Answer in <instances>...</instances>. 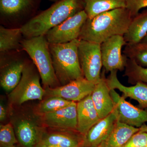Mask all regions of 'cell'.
<instances>
[{
	"instance_id": "6da1fadb",
	"label": "cell",
	"mask_w": 147,
	"mask_h": 147,
	"mask_svg": "<svg viewBox=\"0 0 147 147\" xmlns=\"http://www.w3.org/2000/svg\"><path fill=\"white\" fill-rule=\"evenodd\" d=\"M133 17L126 8L116 9L88 18L82 27L79 39L101 44L111 37L123 36Z\"/></svg>"
},
{
	"instance_id": "7a4b0ae2",
	"label": "cell",
	"mask_w": 147,
	"mask_h": 147,
	"mask_svg": "<svg viewBox=\"0 0 147 147\" xmlns=\"http://www.w3.org/2000/svg\"><path fill=\"white\" fill-rule=\"evenodd\" d=\"M84 0H60L37 13L21 28L24 38L44 36L51 29L84 10Z\"/></svg>"
},
{
	"instance_id": "3957f363",
	"label": "cell",
	"mask_w": 147,
	"mask_h": 147,
	"mask_svg": "<svg viewBox=\"0 0 147 147\" xmlns=\"http://www.w3.org/2000/svg\"><path fill=\"white\" fill-rule=\"evenodd\" d=\"M79 41L77 39L62 44L49 43L53 67L61 86L84 77L78 57Z\"/></svg>"
},
{
	"instance_id": "277c9868",
	"label": "cell",
	"mask_w": 147,
	"mask_h": 147,
	"mask_svg": "<svg viewBox=\"0 0 147 147\" xmlns=\"http://www.w3.org/2000/svg\"><path fill=\"white\" fill-rule=\"evenodd\" d=\"M21 46L22 50L27 53L36 67L44 89L60 86L53 67L49 43L45 36L24 38Z\"/></svg>"
},
{
	"instance_id": "5b68a950",
	"label": "cell",
	"mask_w": 147,
	"mask_h": 147,
	"mask_svg": "<svg viewBox=\"0 0 147 147\" xmlns=\"http://www.w3.org/2000/svg\"><path fill=\"white\" fill-rule=\"evenodd\" d=\"M41 0H0V19L3 26L21 28L36 15Z\"/></svg>"
},
{
	"instance_id": "8992f818",
	"label": "cell",
	"mask_w": 147,
	"mask_h": 147,
	"mask_svg": "<svg viewBox=\"0 0 147 147\" xmlns=\"http://www.w3.org/2000/svg\"><path fill=\"white\" fill-rule=\"evenodd\" d=\"M40 76L32 61H27L19 84L9 95L11 105H20L29 100H42L45 89L40 83Z\"/></svg>"
},
{
	"instance_id": "52a82bcc",
	"label": "cell",
	"mask_w": 147,
	"mask_h": 147,
	"mask_svg": "<svg viewBox=\"0 0 147 147\" xmlns=\"http://www.w3.org/2000/svg\"><path fill=\"white\" fill-rule=\"evenodd\" d=\"M79 63L84 77L97 84L102 66L100 44L80 40L78 48Z\"/></svg>"
},
{
	"instance_id": "ba28073f",
	"label": "cell",
	"mask_w": 147,
	"mask_h": 147,
	"mask_svg": "<svg viewBox=\"0 0 147 147\" xmlns=\"http://www.w3.org/2000/svg\"><path fill=\"white\" fill-rule=\"evenodd\" d=\"M22 51L1 54L0 84L6 92L12 91L19 84L22 77L27 61L20 57Z\"/></svg>"
},
{
	"instance_id": "9c48e42d",
	"label": "cell",
	"mask_w": 147,
	"mask_h": 147,
	"mask_svg": "<svg viewBox=\"0 0 147 147\" xmlns=\"http://www.w3.org/2000/svg\"><path fill=\"white\" fill-rule=\"evenodd\" d=\"M88 18L86 11H82L51 29L44 36L50 44H62L79 39Z\"/></svg>"
},
{
	"instance_id": "30bf717a",
	"label": "cell",
	"mask_w": 147,
	"mask_h": 147,
	"mask_svg": "<svg viewBox=\"0 0 147 147\" xmlns=\"http://www.w3.org/2000/svg\"><path fill=\"white\" fill-rule=\"evenodd\" d=\"M110 94L114 102L113 112L117 121L137 128L147 122V110L137 108L127 102L115 90L110 89Z\"/></svg>"
},
{
	"instance_id": "8fae6325",
	"label": "cell",
	"mask_w": 147,
	"mask_h": 147,
	"mask_svg": "<svg viewBox=\"0 0 147 147\" xmlns=\"http://www.w3.org/2000/svg\"><path fill=\"white\" fill-rule=\"evenodd\" d=\"M123 36L111 37L100 44L102 66L105 72L125 69L127 57L122 54V48L127 45Z\"/></svg>"
},
{
	"instance_id": "7c38bea8",
	"label": "cell",
	"mask_w": 147,
	"mask_h": 147,
	"mask_svg": "<svg viewBox=\"0 0 147 147\" xmlns=\"http://www.w3.org/2000/svg\"><path fill=\"white\" fill-rule=\"evenodd\" d=\"M95 85L85 77H81L63 86L45 88L44 98L57 96L78 102L91 94Z\"/></svg>"
},
{
	"instance_id": "4fadbf2b",
	"label": "cell",
	"mask_w": 147,
	"mask_h": 147,
	"mask_svg": "<svg viewBox=\"0 0 147 147\" xmlns=\"http://www.w3.org/2000/svg\"><path fill=\"white\" fill-rule=\"evenodd\" d=\"M41 123L45 127L56 130L77 131V102L54 112L38 116Z\"/></svg>"
},
{
	"instance_id": "5bb4252c",
	"label": "cell",
	"mask_w": 147,
	"mask_h": 147,
	"mask_svg": "<svg viewBox=\"0 0 147 147\" xmlns=\"http://www.w3.org/2000/svg\"><path fill=\"white\" fill-rule=\"evenodd\" d=\"M84 137L77 131L45 129L38 146L83 147Z\"/></svg>"
},
{
	"instance_id": "9a60e30c",
	"label": "cell",
	"mask_w": 147,
	"mask_h": 147,
	"mask_svg": "<svg viewBox=\"0 0 147 147\" xmlns=\"http://www.w3.org/2000/svg\"><path fill=\"white\" fill-rule=\"evenodd\" d=\"M16 138L22 147H37L42 138L45 127L30 119L18 120L13 125Z\"/></svg>"
},
{
	"instance_id": "2e32d148",
	"label": "cell",
	"mask_w": 147,
	"mask_h": 147,
	"mask_svg": "<svg viewBox=\"0 0 147 147\" xmlns=\"http://www.w3.org/2000/svg\"><path fill=\"white\" fill-rule=\"evenodd\" d=\"M117 70L110 72L106 78L107 84L110 89L118 90L123 93L122 96L126 98L129 97L137 100L140 107L147 108V84L138 82L134 86H125L119 81L117 77Z\"/></svg>"
},
{
	"instance_id": "e0dca14e",
	"label": "cell",
	"mask_w": 147,
	"mask_h": 147,
	"mask_svg": "<svg viewBox=\"0 0 147 147\" xmlns=\"http://www.w3.org/2000/svg\"><path fill=\"white\" fill-rule=\"evenodd\" d=\"M105 72L104 69L101 72L100 81L96 84L94 90L91 94L92 100L100 119L110 115L113 112L114 108Z\"/></svg>"
},
{
	"instance_id": "ac0fdd59",
	"label": "cell",
	"mask_w": 147,
	"mask_h": 147,
	"mask_svg": "<svg viewBox=\"0 0 147 147\" xmlns=\"http://www.w3.org/2000/svg\"><path fill=\"white\" fill-rule=\"evenodd\" d=\"M114 112L94 125L84 136L83 147H98L111 133L117 121Z\"/></svg>"
},
{
	"instance_id": "d6986e66",
	"label": "cell",
	"mask_w": 147,
	"mask_h": 147,
	"mask_svg": "<svg viewBox=\"0 0 147 147\" xmlns=\"http://www.w3.org/2000/svg\"><path fill=\"white\" fill-rule=\"evenodd\" d=\"M76 130L85 136L100 119L92 100L91 94L77 102Z\"/></svg>"
},
{
	"instance_id": "ffe728a7",
	"label": "cell",
	"mask_w": 147,
	"mask_h": 147,
	"mask_svg": "<svg viewBox=\"0 0 147 147\" xmlns=\"http://www.w3.org/2000/svg\"><path fill=\"white\" fill-rule=\"evenodd\" d=\"M139 128L117 121L111 133L98 147H122Z\"/></svg>"
},
{
	"instance_id": "44dd1931",
	"label": "cell",
	"mask_w": 147,
	"mask_h": 147,
	"mask_svg": "<svg viewBox=\"0 0 147 147\" xmlns=\"http://www.w3.org/2000/svg\"><path fill=\"white\" fill-rule=\"evenodd\" d=\"M24 38L21 28L0 26V53L22 51L21 42Z\"/></svg>"
},
{
	"instance_id": "7402d4cb",
	"label": "cell",
	"mask_w": 147,
	"mask_h": 147,
	"mask_svg": "<svg viewBox=\"0 0 147 147\" xmlns=\"http://www.w3.org/2000/svg\"><path fill=\"white\" fill-rule=\"evenodd\" d=\"M147 34V10L132 18L124 38L127 44L141 42Z\"/></svg>"
},
{
	"instance_id": "603a6c76",
	"label": "cell",
	"mask_w": 147,
	"mask_h": 147,
	"mask_svg": "<svg viewBox=\"0 0 147 147\" xmlns=\"http://www.w3.org/2000/svg\"><path fill=\"white\" fill-rule=\"evenodd\" d=\"M88 18L116 9L126 8V0H84Z\"/></svg>"
},
{
	"instance_id": "cb8c5ba5",
	"label": "cell",
	"mask_w": 147,
	"mask_h": 147,
	"mask_svg": "<svg viewBox=\"0 0 147 147\" xmlns=\"http://www.w3.org/2000/svg\"><path fill=\"white\" fill-rule=\"evenodd\" d=\"M123 76L127 77L128 83L132 85L138 82L147 84V68L139 65L133 60L127 58Z\"/></svg>"
},
{
	"instance_id": "d4e9b609",
	"label": "cell",
	"mask_w": 147,
	"mask_h": 147,
	"mask_svg": "<svg viewBox=\"0 0 147 147\" xmlns=\"http://www.w3.org/2000/svg\"><path fill=\"white\" fill-rule=\"evenodd\" d=\"M72 102L57 96L45 98L37 105L35 113L38 116L52 113L64 108Z\"/></svg>"
},
{
	"instance_id": "484cf974",
	"label": "cell",
	"mask_w": 147,
	"mask_h": 147,
	"mask_svg": "<svg viewBox=\"0 0 147 147\" xmlns=\"http://www.w3.org/2000/svg\"><path fill=\"white\" fill-rule=\"evenodd\" d=\"M123 55L133 60L139 65L147 66V44L140 42L136 44H127Z\"/></svg>"
},
{
	"instance_id": "4316f807",
	"label": "cell",
	"mask_w": 147,
	"mask_h": 147,
	"mask_svg": "<svg viewBox=\"0 0 147 147\" xmlns=\"http://www.w3.org/2000/svg\"><path fill=\"white\" fill-rule=\"evenodd\" d=\"M18 142L14 127L11 123L0 125V147L13 146Z\"/></svg>"
},
{
	"instance_id": "83f0119b",
	"label": "cell",
	"mask_w": 147,
	"mask_h": 147,
	"mask_svg": "<svg viewBox=\"0 0 147 147\" xmlns=\"http://www.w3.org/2000/svg\"><path fill=\"white\" fill-rule=\"evenodd\" d=\"M147 144V132L139 131L134 134L122 147H145Z\"/></svg>"
},
{
	"instance_id": "f1b7e54d",
	"label": "cell",
	"mask_w": 147,
	"mask_h": 147,
	"mask_svg": "<svg viewBox=\"0 0 147 147\" xmlns=\"http://www.w3.org/2000/svg\"><path fill=\"white\" fill-rule=\"evenodd\" d=\"M145 7H147V0H126V8L133 18L139 14L142 9Z\"/></svg>"
},
{
	"instance_id": "f546056e",
	"label": "cell",
	"mask_w": 147,
	"mask_h": 147,
	"mask_svg": "<svg viewBox=\"0 0 147 147\" xmlns=\"http://www.w3.org/2000/svg\"><path fill=\"white\" fill-rule=\"evenodd\" d=\"M6 111L5 108L2 104L0 105V120L3 121L6 117Z\"/></svg>"
},
{
	"instance_id": "4dcf8cb0",
	"label": "cell",
	"mask_w": 147,
	"mask_h": 147,
	"mask_svg": "<svg viewBox=\"0 0 147 147\" xmlns=\"http://www.w3.org/2000/svg\"><path fill=\"white\" fill-rule=\"evenodd\" d=\"M139 131L147 132V125L145 124L143 125L142 126H141L139 128Z\"/></svg>"
},
{
	"instance_id": "1f68e13d",
	"label": "cell",
	"mask_w": 147,
	"mask_h": 147,
	"mask_svg": "<svg viewBox=\"0 0 147 147\" xmlns=\"http://www.w3.org/2000/svg\"><path fill=\"white\" fill-rule=\"evenodd\" d=\"M141 42L147 44V34L146 35V36L144 38V39L142 40V41H141Z\"/></svg>"
},
{
	"instance_id": "d6a6232c",
	"label": "cell",
	"mask_w": 147,
	"mask_h": 147,
	"mask_svg": "<svg viewBox=\"0 0 147 147\" xmlns=\"http://www.w3.org/2000/svg\"><path fill=\"white\" fill-rule=\"evenodd\" d=\"M49 1L51 2H56L58 1H60V0H49Z\"/></svg>"
},
{
	"instance_id": "836d02e7",
	"label": "cell",
	"mask_w": 147,
	"mask_h": 147,
	"mask_svg": "<svg viewBox=\"0 0 147 147\" xmlns=\"http://www.w3.org/2000/svg\"><path fill=\"white\" fill-rule=\"evenodd\" d=\"M37 147H53L47 146H38Z\"/></svg>"
},
{
	"instance_id": "e575fe53",
	"label": "cell",
	"mask_w": 147,
	"mask_h": 147,
	"mask_svg": "<svg viewBox=\"0 0 147 147\" xmlns=\"http://www.w3.org/2000/svg\"><path fill=\"white\" fill-rule=\"evenodd\" d=\"M11 147H16L15 146H13Z\"/></svg>"
},
{
	"instance_id": "d590c367",
	"label": "cell",
	"mask_w": 147,
	"mask_h": 147,
	"mask_svg": "<svg viewBox=\"0 0 147 147\" xmlns=\"http://www.w3.org/2000/svg\"><path fill=\"white\" fill-rule=\"evenodd\" d=\"M147 147V145H146V147Z\"/></svg>"
}]
</instances>
